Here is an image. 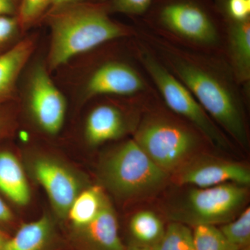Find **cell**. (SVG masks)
I'll return each instance as SVG.
<instances>
[{"instance_id": "484cf974", "label": "cell", "mask_w": 250, "mask_h": 250, "mask_svg": "<svg viewBox=\"0 0 250 250\" xmlns=\"http://www.w3.org/2000/svg\"><path fill=\"white\" fill-rule=\"evenodd\" d=\"M19 27L18 20L10 16H0V45L9 41Z\"/></svg>"}, {"instance_id": "4316f807", "label": "cell", "mask_w": 250, "mask_h": 250, "mask_svg": "<svg viewBox=\"0 0 250 250\" xmlns=\"http://www.w3.org/2000/svg\"><path fill=\"white\" fill-rule=\"evenodd\" d=\"M13 123V117L11 111L3 106L0 105V138L9 132Z\"/></svg>"}, {"instance_id": "ffe728a7", "label": "cell", "mask_w": 250, "mask_h": 250, "mask_svg": "<svg viewBox=\"0 0 250 250\" xmlns=\"http://www.w3.org/2000/svg\"><path fill=\"white\" fill-rule=\"evenodd\" d=\"M153 250H195L193 232L187 225L174 221L165 229Z\"/></svg>"}, {"instance_id": "9a60e30c", "label": "cell", "mask_w": 250, "mask_h": 250, "mask_svg": "<svg viewBox=\"0 0 250 250\" xmlns=\"http://www.w3.org/2000/svg\"><path fill=\"white\" fill-rule=\"evenodd\" d=\"M34 48V41L28 38L0 54V105L12 98L18 77Z\"/></svg>"}, {"instance_id": "8992f818", "label": "cell", "mask_w": 250, "mask_h": 250, "mask_svg": "<svg viewBox=\"0 0 250 250\" xmlns=\"http://www.w3.org/2000/svg\"><path fill=\"white\" fill-rule=\"evenodd\" d=\"M132 44L138 60L166 107L193 125L210 146L219 149H229L231 146L230 139L208 116L190 90L162 63L139 36L132 38Z\"/></svg>"}, {"instance_id": "3957f363", "label": "cell", "mask_w": 250, "mask_h": 250, "mask_svg": "<svg viewBox=\"0 0 250 250\" xmlns=\"http://www.w3.org/2000/svg\"><path fill=\"white\" fill-rule=\"evenodd\" d=\"M106 2H82L52 10L48 68L62 66L80 54L137 35L136 26L115 21Z\"/></svg>"}, {"instance_id": "44dd1931", "label": "cell", "mask_w": 250, "mask_h": 250, "mask_svg": "<svg viewBox=\"0 0 250 250\" xmlns=\"http://www.w3.org/2000/svg\"><path fill=\"white\" fill-rule=\"evenodd\" d=\"M192 232L195 250H238L229 243L215 225H196Z\"/></svg>"}, {"instance_id": "30bf717a", "label": "cell", "mask_w": 250, "mask_h": 250, "mask_svg": "<svg viewBox=\"0 0 250 250\" xmlns=\"http://www.w3.org/2000/svg\"><path fill=\"white\" fill-rule=\"evenodd\" d=\"M28 103L31 114L41 129L49 134H58L65 121L66 100L47 69L41 65H37L31 74Z\"/></svg>"}, {"instance_id": "ac0fdd59", "label": "cell", "mask_w": 250, "mask_h": 250, "mask_svg": "<svg viewBox=\"0 0 250 250\" xmlns=\"http://www.w3.org/2000/svg\"><path fill=\"white\" fill-rule=\"evenodd\" d=\"M103 188L99 186L88 188L80 192L67 213L74 227L82 229L96 218L107 200Z\"/></svg>"}, {"instance_id": "f546056e", "label": "cell", "mask_w": 250, "mask_h": 250, "mask_svg": "<svg viewBox=\"0 0 250 250\" xmlns=\"http://www.w3.org/2000/svg\"><path fill=\"white\" fill-rule=\"evenodd\" d=\"M14 11L13 0H0V16H10Z\"/></svg>"}, {"instance_id": "603a6c76", "label": "cell", "mask_w": 250, "mask_h": 250, "mask_svg": "<svg viewBox=\"0 0 250 250\" xmlns=\"http://www.w3.org/2000/svg\"><path fill=\"white\" fill-rule=\"evenodd\" d=\"M52 0H21L18 22L22 29L29 27L51 8Z\"/></svg>"}, {"instance_id": "9c48e42d", "label": "cell", "mask_w": 250, "mask_h": 250, "mask_svg": "<svg viewBox=\"0 0 250 250\" xmlns=\"http://www.w3.org/2000/svg\"><path fill=\"white\" fill-rule=\"evenodd\" d=\"M155 92L141 96L98 98L85 119L84 134L88 144L98 146L133 135L148 98Z\"/></svg>"}, {"instance_id": "ba28073f", "label": "cell", "mask_w": 250, "mask_h": 250, "mask_svg": "<svg viewBox=\"0 0 250 250\" xmlns=\"http://www.w3.org/2000/svg\"><path fill=\"white\" fill-rule=\"evenodd\" d=\"M248 187L235 184L194 188L171 211L174 221L186 225L225 224L239 214L248 200Z\"/></svg>"}, {"instance_id": "5b68a950", "label": "cell", "mask_w": 250, "mask_h": 250, "mask_svg": "<svg viewBox=\"0 0 250 250\" xmlns=\"http://www.w3.org/2000/svg\"><path fill=\"white\" fill-rule=\"evenodd\" d=\"M132 38L113 41L96 49L83 84L85 100L141 96L155 92L135 54Z\"/></svg>"}, {"instance_id": "2e32d148", "label": "cell", "mask_w": 250, "mask_h": 250, "mask_svg": "<svg viewBox=\"0 0 250 250\" xmlns=\"http://www.w3.org/2000/svg\"><path fill=\"white\" fill-rule=\"evenodd\" d=\"M0 191L16 205L30 201V188L21 162L9 151L0 152Z\"/></svg>"}, {"instance_id": "52a82bcc", "label": "cell", "mask_w": 250, "mask_h": 250, "mask_svg": "<svg viewBox=\"0 0 250 250\" xmlns=\"http://www.w3.org/2000/svg\"><path fill=\"white\" fill-rule=\"evenodd\" d=\"M101 174L110 190L125 199L152 195L164 187L168 177L133 138L110 153L102 165Z\"/></svg>"}, {"instance_id": "6da1fadb", "label": "cell", "mask_w": 250, "mask_h": 250, "mask_svg": "<svg viewBox=\"0 0 250 250\" xmlns=\"http://www.w3.org/2000/svg\"><path fill=\"white\" fill-rule=\"evenodd\" d=\"M137 36L196 98L225 135L248 149L250 93L222 57L182 48L135 24Z\"/></svg>"}, {"instance_id": "4fadbf2b", "label": "cell", "mask_w": 250, "mask_h": 250, "mask_svg": "<svg viewBox=\"0 0 250 250\" xmlns=\"http://www.w3.org/2000/svg\"><path fill=\"white\" fill-rule=\"evenodd\" d=\"M224 20V59L239 84L250 93V19Z\"/></svg>"}, {"instance_id": "8fae6325", "label": "cell", "mask_w": 250, "mask_h": 250, "mask_svg": "<svg viewBox=\"0 0 250 250\" xmlns=\"http://www.w3.org/2000/svg\"><path fill=\"white\" fill-rule=\"evenodd\" d=\"M176 179L181 185L196 188L225 184L248 187L250 184V171L246 166L232 161L210 158L192 159L177 170Z\"/></svg>"}, {"instance_id": "1f68e13d", "label": "cell", "mask_w": 250, "mask_h": 250, "mask_svg": "<svg viewBox=\"0 0 250 250\" xmlns=\"http://www.w3.org/2000/svg\"><path fill=\"white\" fill-rule=\"evenodd\" d=\"M129 250H153L152 248L151 247L149 246H134L132 247V248H130Z\"/></svg>"}, {"instance_id": "f1b7e54d", "label": "cell", "mask_w": 250, "mask_h": 250, "mask_svg": "<svg viewBox=\"0 0 250 250\" xmlns=\"http://www.w3.org/2000/svg\"><path fill=\"white\" fill-rule=\"evenodd\" d=\"M13 218L14 216L9 207L0 197V224L9 223Z\"/></svg>"}, {"instance_id": "d4e9b609", "label": "cell", "mask_w": 250, "mask_h": 250, "mask_svg": "<svg viewBox=\"0 0 250 250\" xmlns=\"http://www.w3.org/2000/svg\"><path fill=\"white\" fill-rule=\"evenodd\" d=\"M223 18L232 21L250 19V0H215Z\"/></svg>"}, {"instance_id": "7c38bea8", "label": "cell", "mask_w": 250, "mask_h": 250, "mask_svg": "<svg viewBox=\"0 0 250 250\" xmlns=\"http://www.w3.org/2000/svg\"><path fill=\"white\" fill-rule=\"evenodd\" d=\"M33 173L45 189L54 208L61 216L68 210L80 193L79 182L68 168L57 161L40 158L33 163Z\"/></svg>"}, {"instance_id": "d6986e66", "label": "cell", "mask_w": 250, "mask_h": 250, "mask_svg": "<svg viewBox=\"0 0 250 250\" xmlns=\"http://www.w3.org/2000/svg\"><path fill=\"white\" fill-rule=\"evenodd\" d=\"M129 229L141 246L151 248L159 241L165 231L161 218L149 210H140L133 215L130 220Z\"/></svg>"}, {"instance_id": "cb8c5ba5", "label": "cell", "mask_w": 250, "mask_h": 250, "mask_svg": "<svg viewBox=\"0 0 250 250\" xmlns=\"http://www.w3.org/2000/svg\"><path fill=\"white\" fill-rule=\"evenodd\" d=\"M155 0H109L107 4L110 12L127 15L139 19L147 12Z\"/></svg>"}, {"instance_id": "7a4b0ae2", "label": "cell", "mask_w": 250, "mask_h": 250, "mask_svg": "<svg viewBox=\"0 0 250 250\" xmlns=\"http://www.w3.org/2000/svg\"><path fill=\"white\" fill-rule=\"evenodd\" d=\"M136 20L173 45L223 57L225 22L215 0H155Z\"/></svg>"}, {"instance_id": "5bb4252c", "label": "cell", "mask_w": 250, "mask_h": 250, "mask_svg": "<svg viewBox=\"0 0 250 250\" xmlns=\"http://www.w3.org/2000/svg\"><path fill=\"white\" fill-rule=\"evenodd\" d=\"M80 229L91 250H125L119 236L118 219L108 199L96 218Z\"/></svg>"}, {"instance_id": "4dcf8cb0", "label": "cell", "mask_w": 250, "mask_h": 250, "mask_svg": "<svg viewBox=\"0 0 250 250\" xmlns=\"http://www.w3.org/2000/svg\"><path fill=\"white\" fill-rule=\"evenodd\" d=\"M8 238H9V236H6L2 231H0V250H3L5 243H6Z\"/></svg>"}, {"instance_id": "83f0119b", "label": "cell", "mask_w": 250, "mask_h": 250, "mask_svg": "<svg viewBox=\"0 0 250 250\" xmlns=\"http://www.w3.org/2000/svg\"><path fill=\"white\" fill-rule=\"evenodd\" d=\"M82 2H106V1H104V0H52L51 9L54 10L67 6V5Z\"/></svg>"}, {"instance_id": "e0dca14e", "label": "cell", "mask_w": 250, "mask_h": 250, "mask_svg": "<svg viewBox=\"0 0 250 250\" xmlns=\"http://www.w3.org/2000/svg\"><path fill=\"white\" fill-rule=\"evenodd\" d=\"M52 223L47 216L23 224L9 237L2 250H44L52 236Z\"/></svg>"}, {"instance_id": "277c9868", "label": "cell", "mask_w": 250, "mask_h": 250, "mask_svg": "<svg viewBox=\"0 0 250 250\" xmlns=\"http://www.w3.org/2000/svg\"><path fill=\"white\" fill-rule=\"evenodd\" d=\"M132 138L168 174L210 145L193 125L166 107L156 93L148 98Z\"/></svg>"}, {"instance_id": "7402d4cb", "label": "cell", "mask_w": 250, "mask_h": 250, "mask_svg": "<svg viewBox=\"0 0 250 250\" xmlns=\"http://www.w3.org/2000/svg\"><path fill=\"white\" fill-rule=\"evenodd\" d=\"M229 243L239 250L249 246L250 242V208H246L237 218L223 224L220 229Z\"/></svg>"}]
</instances>
